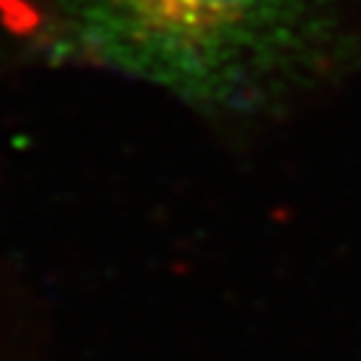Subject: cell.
<instances>
[{
	"label": "cell",
	"mask_w": 361,
	"mask_h": 361,
	"mask_svg": "<svg viewBox=\"0 0 361 361\" xmlns=\"http://www.w3.org/2000/svg\"><path fill=\"white\" fill-rule=\"evenodd\" d=\"M335 0H62L54 49L212 110L308 80L337 46Z\"/></svg>",
	"instance_id": "6da1fadb"
}]
</instances>
